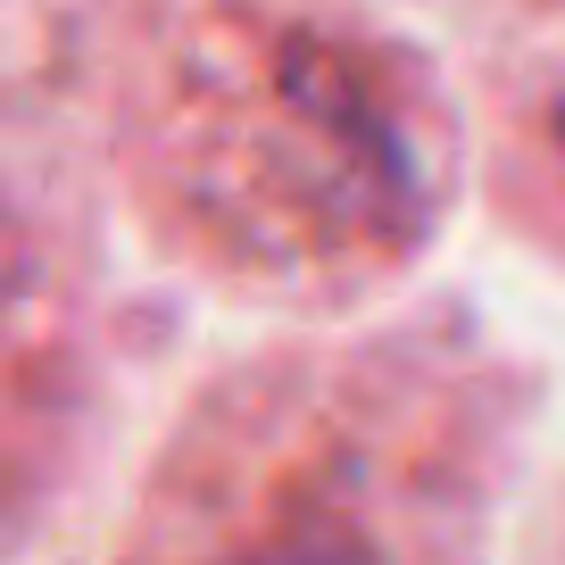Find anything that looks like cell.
Instances as JSON below:
<instances>
[{
	"instance_id": "2",
	"label": "cell",
	"mask_w": 565,
	"mask_h": 565,
	"mask_svg": "<svg viewBox=\"0 0 565 565\" xmlns=\"http://www.w3.org/2000/svg\"><path fill=\"white\" fill-rule=\"evenodd\" d=\"M475 407L458 358H407L358 350L333 358V374H308L291 391H249L209 449L192 441V524L167 541H209V548H416L424 524L407 508H475L491 433H424L399 441L407 424Z\"/></svg>"
},
{
	"instance_id": "3",
	"label": "cell",
	"mask_w": 565,
	"mask_h": 565,
	"mask_svg": "<svg viewBox=\"0 0 565 565\" xmlns=\"http://www.w3.org/2000/svg\"><path fill=\"white\" fill-rule=\"evenodd\" d=\"M491 183L524 242L565 249V0H515L491 51Z\"/></svg>"
},
{
	"instance_id": "1",
	"label": "cell",
	"mask_w": 565,
	"mask_h": 565,
	"mask_svg": "<svg viewBox=\"0 0 565 565\" xmlns=\"http://www.w3.org/2000/svg\"><path fill=\"white\" fill-rule=\"evenodd\" d=\"M108 141L159 242L291 300L399 275L458 183L433 67L341 0H134Z\"/></svg>"
}]
</instances>
